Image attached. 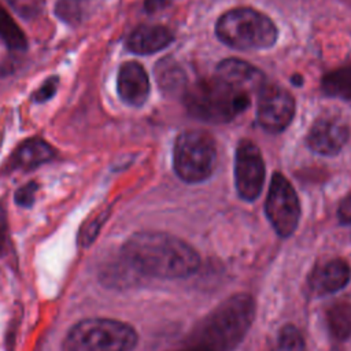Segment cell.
<instances>
[{
    "label": "cell",
    "mask_w": 351,
    "mask_h": 351,
    "mask_svg": "<svg viewBox=\"0 0 351 351\" xmlns=\"http://www.w3.org/2000/svg\"><path fill=\"white\" fill-rule=\"evenodd\" d=\"M7 230V223H5V214L4 210L0 207V245L3 244L4 239H5V232Z\"/></svg>",
    "instance_id": "obj_27"
},
{
    "label": "cell",
    "mask_w": 351,
    "mask_h": 351,
    "mask_svg": "<svg viewBox=\"0 0 351 351\" xmlns=\"http://www.w3.org/2000/svg\"><path fill=\"white\" fill-rule=\"evenodd\" d=\"M137 333L126 322L111 318H88L75 324L67 333V351H132Z\"/></svg>",
    "instance_id": "obj_5"
},
{
    "label": "cell",
    "mask_w": 351,
    "mask_h": 351,
    "mask_svg": "<svg viewBox=\"0 0 351 351\" xmlns=\"http://www.w3.org/2000/svg\"><path fill=\"white\" fill-rule=\"evenodd\" d=\"M265 210L278 236L288 237L295 232L300 218L299 199L293 186L280 173H274L271 177Z\"/></svg>",
    "instance_id": "obj_7"
},
{
    "label": "cell",
    "mask_w": 351,
    "mask_h": 351,
    "mask_svg": "<svg viewBox=\"0 0 351 351\" xmlns=\"http://www.w3.org/2000/svg\"><path fill=\"white\" fill-rule=\"evenodd\" d=\"M55 156V149L41 138H29L23 141L11 155L10 166L14 170H33Z\"/></svg>",
    "instance_id": "obj_15"
},
{
    "label": "cell",
    "mask_w": 351,
    "mask_h": 351,
    "mask_svg": "<svg viewBox=\"0 0 351 351\" xmlns=\"http://www.w3.org/2000/svg\"><path fill=\"white\" fill-rule=\"evenodd\" d=\"M118 95L129 106H143L149 95V80L137 62H126L119 67L117 78Z\"/></svg>",
    "instance_id": "obj_12"
},
{
    "label": "cell",
    "mask_w": 351,
    "mask_h": 351,
    "mask_svg": "<svg viewBox=\"0 0 351 351\" xmlns=\"http://www.w3.org/2000/svg\"><path fill=\"white\" fill-rule=\"evenodd\" d=\"M337 218L343 225L351 223V192L340 202L337 208Z\"/></svg>",
    "instance_id": "obj_26"
},
{
    "label": "cell",
    "mask_w": 351,
    "mask_h": 351,
    "mask_svg": "<svg viewBox=\"0 0 351 351\" xmlns=\"http://www.w3.org/2000/svg\"><path fill=\"white\" fill-rule=\"evenodd\" d=\"M321 86L328 96L351 100V63L325 74Z\"/></svg>",
    "instance_id": "obj_17"
},
{
    "label": "cell",
    "mask_w": 351,
    "mask_h": 351,
    "mask_svg": "<svg viewBox=\"0 0 351 351\" xmlns=\"http://www.w3.org/2000/svg\"><path fill=\"white\" fill-rule=\"evenodd\" d=\"M217 145L208 132L191 129L182 132L174 144L173 163L177 176L185 182L208 178L215 167Z\"/></svg>",
    "instance_id": "obj_6"
},
{
    "label": "cell",
    "mask_w": 351,
    "mask_h": 351,
    "mask_svg": "<svg viewBox=\"0 0 351 351\" xmlns=\"http://www.w3.org/2000/svg\"><path fill=\"white\" fill-rule=\"evenodd\" d=\"M56 12L67 22H75L80 16V7L75 0H60L56 7Z\"/></svg>",
    "instance_id": "obj_24"
},
{
    "label": "cell",
    "mask_w": 351,
    "mask_h": 351,
    "mask_svg": "<svg viewBox=\"0 0 351 351\" xmlns=\"http://www.w3.org/2000/svg\"><path fill=\"white\" fill-rule=\"evenodd\" d=\"M255 317V300L248 293H236L210 311L170 351H233L247 335Z\"/></svg>",
    "instance_id": "obj_2"
},
{
    "label": "cell",
    "mask_w": 351,
    "mask_h": 351,
    "mask_svg": "<svg viewBox=\"0 0 351 351\" xmlns=\"http://www.w3.org/2000/svg\"><path fill=\"white\" fill-rule=\"evenodd\" d=\"M0 38L14 51H23L27 47L25 33L3 7H0Z\"/></svg>",
    "instance_id": "obj_18"
},
{
    "label": "cell",
    "mask_w": 351,
    "mask_h": 351,
    "mask_svg": "<svg viewBox=\"0 0 351 351\" xmlns=\"http://www.w3.org/2000/svg\"><path fill=\"white\" fill-rule=\"evenodd\" d=\"M128 266L140 276L155 278H184L200 266L197 251L184 240L165 232H137L121 250Z\"/></svg>",
    "instance_id": "obj_1"
},
{
    "label": "cell",
    "mask_w": 351,
    "mask_h": 351,
    "mask_svg": "<svg viewBox=\"0 0 351 351\" xmlns=\"http://www.w3.org/2000/svg\"><path fill=\"white\" fill-rule=\"evenodd\" d=\"M215 32L222 43L241 51L269 48L277 40V27L273 21L248 7L233 8L222 14Z\"/></svg>",
    "instance_id": "obj_4"
},
{
    "label": "cell",
    "mask_w": 351,
    "mask_h": 351,
    "mask_svg": "<svg viewBox=\"0 0 351 351\" xmlns=\"http://www.w3.org/2000/svg\"><path fill=\"white\" fill-rule=\"evenodd\" d=\"M269 351H306V343L300 330L295 325H284Z\"/></svg>",
    "instance_id": "obj_19"
},
{
    "label": "cell",
    "mask_w": 351,
    "mask_h": 351,
    "mask_svg": "<svg viewBox=\"0 0 351 351\" xmlns=\"http://www.w3.org/2000/svg\"><path fill=\"white\" fill-rule=\"evenodd\" d=\"M37 189H38V184L36 181H30V182L25 184L23 186H21L15 192V196H14L16 204H19L22 207H30L34 203Z\"/></svg>",
    "instance_id": "obj_22"
},
{
    "label": "cell",
    "mask_w": 351,
    "mask_h": 351,
    "mask_svg": "<svg viewBox=\"0 0 351 351\" xmlns=\"http://www.w3.org/2000/svg\"><path fill=\"white\" fill-rule=\"evenodd\" d=\"M173 41V33L162 25H143L134 29L126 40L129 51L138 55L155 53Z\"/></svg>",
    "instance_id": "obj_14"
},
{
    "label": "cell",
    "mask_w": 351,
    "mask_h": 351,
    "mask_svg": "<svg viewBox=\"0 0 351 351\" xmlns=\"http://www.w3.org/2000/svg\"><path fill=\"white\" fill-rule=\"evenodd\" d=\"M350 136L347 123L336 115H322L315 119L307 133V145L319 155H336Z\"/></svg>",
    "instance_id": "obj_10"
},
{
    "label": "cell",
    "mask_w": 351,
    "mask_h": 351,
    "mask_svg": "<svg viewBox=\"0 0 351 351\" xmlns=\"http://www.w3.org/2000/svg\"><path fill=\"white\" fill-rule=\"evenodd\" d=\"M234 180L241 199L252 202L259 196L265 182V162L251 140H241L236 148Z\"/></svg>",
    "instance_id": "obj_8"
},
{
    "label": "cell",
    "mask_w": 351,
    "mask_h": 351,
    "mask_svg": "<svg viewBox=\"0 0 351 351\" xmlns=\"http://www.w3.org/2000/svg\"><path fill=\"white\" fill-rule=\"evenodd\" d=\"M58 81H59L58 77H49L48 80H45L44 84L34 92L33 100L36 103H43V101L49 100L55 95V92H56Z\"/></svg>",
    "instance_id": "obj_25"
},
{
    "label": "cell",
    "mask_w": 351,
    "mask_h": 351,
    "mask_svg": "<svg viewBox=\"0 0 351 351\" xmlns=\"http://www.w3.org/2000/svg\"><path fill=\"white\" fill-rule=\"evenodd\" d=\"M100 225H101V219L97 217L89 222H86L81 230H80V234H78V243L82 245V247H88L93 240L95 237L97 236L99 233V229H100Z\"/></svg>",
    "instance_id": "obj_23"
},
{
    "label": "cell",
    "mask_w": 351,
    "mask_h": 351,
    "mask_svg": "<svg viewBox=\"0 0 351 351\" xmlns=\"http://www.w3.org/2000/svg\"><path fill=\"white\" fill-rule=\"evenodd\" d=\"M217 74L230 81L248 95L259 92L266 84L265 75L261 70L240 59L222 60L217 67Z\"/></svg>",
    "instance_id": "obj_13"
},
{
    "label": "cell",
    "mask_w": 351,
    "mask_h": 351,
    "mask_svg": "<svg viewBox=\"0 0 351 351\" xmlns=\"http://www.w3.org/2000/svg\"><path fill=\"white\" fill-rule=\"evenodd\" d=\"M155 75H156L158 84L166 92H176V89H180L181 85L184 84L182 71L176 66L174 62L169 59H163L156 66Z\"/></svg>",
    "instance_id": "obj_20"
},
{
    "label": "cell",
    "mask_w": 351,
    "mask_h": 351,
    "mask_svg": "<svg viewBox=\"0 0 351 351\" xmlns=\"http://www.w3.org/2000/svg\"><path fill=\"white\" fill-rule=\"evenodd\" d=\"M351 278V267L341 258L329 259L317 265L308 276L307 285L313 295L321 296L343 289Z\"/></svg>",
    "instance_id": "obj_11"
},
{
    "label": "cell",
    "mask_w": 351,
    "mask_h": 351,
    "mask_svg": "<svg viewBox=\"0 0 351 351\" xmlns=\"http://www.w3.org/2000/svg\"><path fill=\"white\" fill-rule=\"evenodd\" d=\"M295 114V100L282 86L265 84L258 92L256 118L259 125L270 132H282L292 121Z\"/></svg>",
    "instance_id": "obj_9"
},
{
    "label": "cell",
    "mask_w": 351,
    "mask_h": 351,
    "mask_svg": "<svg viewBox=\"0 0 351 351\" xmlns=\"http://www.w3.org/2000/svg\"><path fill=\"white\" fill-rule=\"evenodd\" d=\"M326 326L330 336L337 341H344L351 336V304L340 300L329 306L325 314Z\"/></svg>",
    "instance_id": "obj_16"
},
{
    "label": "cell",
    "mask_w": 351,
    "mask_h": 351,
    "mask_svg": "<svg viewBox=\"0 0 351 351\" xmlns=\"http://www.w3.org/2000/svg\"><path fill=\"white\" fill-rule=\"evenodd\" d=\"M250 97L251 95L215 74L189 86L184 103L192 117L204 122L225 123L250 106Z\"/></svg>",
    "instance_id": "obj_3"
},
{
    "label": "cell",
    "mask_w": 351,
    "mask_h": 351,
    "mask_svg": "<svg viewBox=\"0 0 351 351\" xmlns=\"http://www.w3.org/2000/svg\"><path fill=\"white\" fill-rule=\"evenodd\" d=\"M7 3L18 15L26 19L40 15L45 5V0H7Z\"/></svg>",
    "instance_id": "obj_21"
}]
</instances>
